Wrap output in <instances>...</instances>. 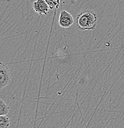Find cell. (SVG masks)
Returning a JSON list of instances; mask_svg holds the SVG:
<instances>
[{
	"mask_svg": "<svg viewBox=\"0 0 124 128\" xmlns=\"http://www.w3.org/2000/svg\"><path fill=\"white\" fill-rule=\"evenodd\" d=\"M10 107L2 99L0 100V115H7Z\"/></svg>",
	"mask_w": 124,
	"mask_h": 128,
	"instance_id": "obj_6",
	"label": "cell"
},
{
	"mask_svg": "<svg viewBox=\"0 0 124 128\" xmlns=\"http://www.w3.org/2000/svg\"><path fill=\"white\" fill-rule=\"evenodd\" d=\"M11 124L10 118L6 115H0V128H9Z\"/></svg>",
	"mask_w": 124,
	"mask_h": 128,
	"instance_id": "obj_5",
	"label": "cell"
},
{
	"mask_svg": "<svg viewBox=\"0 0 124 128\" xmlns=\"http://www.w3.org/2000/svg\"><path fill=\"white\" fill-rule=\"evenodd\" d=\"M74 23V18L72 15L66 10L61 12L59 17V25L62 28H69Z\"/></svg>",
	"mask_w": 124,
	"mask_h": 128,
	"instance_id": "obj_3",
	"label": "cell"
},
{
	"mask_svg": "<svg viewBox=\"0 0 124 128\" xmlns=\"http://www.w3.org/2000/svg\"><path fill=\"white\" fill-rule=\"evenodd\" d=\"M98 17L93 10H86L82 12L77 16L76 18V24L78 30H94L96 25Z\"/></svg>",
	"mask_w": 124,
	"mask_h": 128,
	"instance_id": "obj_1",
	"label": "cell"
},
{
	"mask_svg": "<svg viewBox=\"0 0 124 128\" xmlns=\"http://www.w3.org/2000/svg\"><path fill=\"white\" fill-rule=\"evenodd\" d=\"M51 9H58L61 5V0H45Z\"/></svg>",
	"mask_w": 124,
	"mask_h": 128,
	"instance_id": "obj_7",
	"label": "cell"
},
{
	"mask_svg": "<svg viewBox=\"0 0 124 128\" xmlns=\"http://www.w3.org/2000/svg\"><path fill=\"white\" fill-rule=\"evenodd\" d=\"M33 10L40 15H47L51 10L45 0H36L33 3Z\"/></svg>",
	"mask_w": 124,
	"mask_h": 128,
	"instance_id": "obj_4",
	"label": "cell"
},
{
	"mask_svg": "<svg viewBox=\"0 0 124 128\" xmlns=\"http://www.w3.org/2000/svg\"><path fill=\"white\" fill-rule=\"evenodd\" d=\"M12 82L11 70L7 65L0 64V89L9 86Z\"/></svg>",
	"mask_w": 124,
	"mask_h": 128,
	"instance_id": "obj_2",
	"label": "cell"
}]
</instances>
